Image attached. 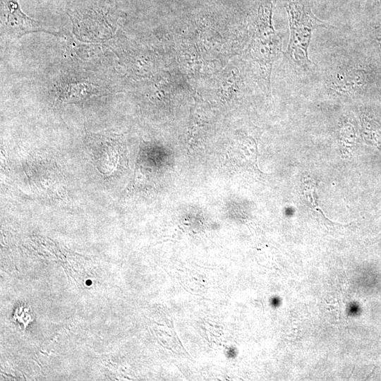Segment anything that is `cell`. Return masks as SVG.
<instances>
[{"mask_svg": "<svg viewBox=\"0 0 381 381\" xmlns=\"http://www.w3.org/2000/svg\"><path fill=\"white\" fill-rule=\"evenodd\" d=\"M289 16L290 37L286 56L303 69L309 68L308 47L313 30L325 26L301 0H290L286 4Z\"/></svg>", "mask_w": 381, "mask_h": 381, "instance_id": "6da1fadb", "label": "cell"}, {"mask_svg": "<svg viewBox=\"0 0 381 381\" xmlns=\"http://www.w3.org/2000/svg\"><path fill=\"white\" fill-rule=\"evenodd\" d=\"M272 6L267 3L262 5L259 10L258 29L256 49L257 57L262 64L269 70L274 56L280 47L271 25Z\"/></svg>", "mask_w": 381, "mask_h": 381, "instance_id": "7a4b0ae2", "label": "cell"}, {"mask_svg": "<svg viewBox=\"0 0 381 381\" xmlns=\"http://www.w3.org/2000/svg\"><path fill=\"white\" fill-rule=\"evenodd\" d=\"M89 140L93 159L100 172L104 174L113 173L117 168L122 153L121 144L110 135L92 134Z\"/></svg>", "mask_w": 381, "mask_h": 381, "instance_id": "3957f363", "label": "cell"}, {"mask_svg": "<svg viewBox=\"0 0 381 381\" xmlns=\"http://www.w3.org/2000/svg\"><path fill=\"white\" fill-rule=\"evenodd\" d=\"M4 27L8 34L19 38L22 35L38 31L42 29L40 23L29 18L22 12L17 0H2Z\"/></svg>", "mask_w": 381, "mask_h": 381, "instance_id": "277c9868", "label": "cell"}, {"mask_svg": "<svg viewBox=\"0 0 381 381\" xmlns=\"http://www.w3.org/2000/svg\"><path fill=\"white\" fill-rule=\"evenodd\" d=\"M328 87L340 95H350L360 89L365 81L363 72L350 66L337 67L327 80Z\"/></svg>", "mask_w": 381, "mask_h": 381, "instance_id": "5b68a950", "label": "cell"}]
</instances>
